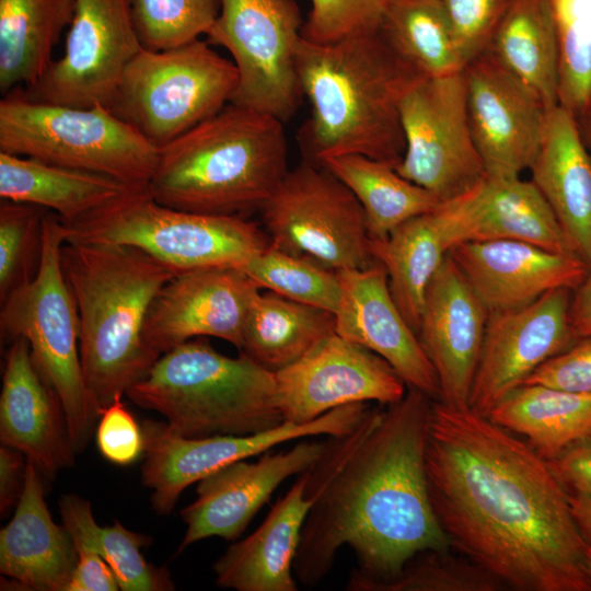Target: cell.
<instances>
[{
  "mask_svg": "<svg viewBox=\"0 0 591 591\" xmlns=\"http://www.w3.org/2000/svg\"><path fill=\"white\" fill-rule=\"evenodd\" d=\"M428 491L452 549L518 591H591L569 493L528 442L432 401Z\"/></svg>",
  "mask_w": 591,
  "mask_h": 591,
  "instance_id": "cell-1",
  "label": "cell"
},
{
  "mask_svg": "<svg viewBox=\"0 0 591 591\" xmlns=\"http://www.w3.org/2000/svg\"><path fill=\"white\" fill-rule=\"evenodd\" d=\"M408 387L385 409L370 407L358 426L328 437L310 468L321 486L302 528L294 578L317 586L348 546L358 568L349 591L396 575L425 551H452L432 508L426 475V444L432 404Z\"/></svg>",
  "mask_w": 591,
  "mask_h": 591,
  "instance_id": "cell-2",
  "label": "cell"
},
{
  "mask_svg": "<svg viewBox=\"0 0 591 591\" xmlns=\"http://www.w3.org/2000/svg\"><path fill=\"white\" fill-rule=\"evenodd\" d=\"M311 115L299 138L304 159L320 164L360 154L396 166L405 151L401 102L419 79L379 32L329 44L301 37L296 54Z\"/></svg>",
  "mask_w": 591,
  "mask_h": 591,
  "instance_id": "cell-3",
  "label": "cell"
},
{
  "mask_svg": "<svg viewBox=\"0 0 591 591\" xmlns=\"http://www.w3.org/2000/svg\"><path fill=\"white\" fill-rule=\"evenodd\" d=\"M79 318L85 386L99 416L160 358L144 338L148 311L176 274L140 250L66 241L60 251Z\"/></svg>",
  "mask_w": 591,
  "mask_h": 591,
  "instance_id": "cell-4",
  "label": "cell"
},
{
  "mask_svg": "<svg viewBox=\"0 0 591 591\" xmlns=\"http://www.w3.org/2000/svg\"><path fill=\"white\" fill-rule=\"evenodd\" d=\"M288 171L283 123L228 103L160 149L147 188L174 209L245 218L259 211Z\"/></svg>",
  "mask_w": 591,
  "mask_h": 591,
  "instance_id": "cell-5",
  "label": "cell"
},
{
  "mask_svg": "<svg viewBox=\"0 0 591 591\" xmlns=\"http://www.w3.org/2000/svg\"><path fill=\"white\" fill-rule=\"evenodd\" d=\"M126 395L183 438L245 436L280 425L275 372L245 354L229 357L202 337L160 356Z\"/></svg>",
  "mask_w": 591,
  "mask_h": 591,
  "instance_id": "cell-6",
  "label": "cell"
},
{
  "mask_svg": "<svg viewBox=\"0 0 591 591\" xmlns=\"http://www.w3.org/2000/svg\"><path fill=\"white\" fill-rule=\"evenodd\" d=\"M65 224L67 241L134 247L175 274L218 266L243 268L270 244L267 233L244 217L174 209L158 202L147 187H130Z\"/></svg>",
  "mask_w": 591,
  "mask_h": 591,
  "instance_id": "cell-7",
  "label": "cell"
},
{
  "mask_svg": "<svg viewBox=\"0 0 591 591\" xmlns=\"http://www.w3.org/2000/svg\"><path fill=\"white\" fill-rule=\"evenodd\" d=\"M68 240L65 222L47 211L43 220V252L36 276L1 301V335L25 338L32 358L58 394L76 453L88 445L99 414L83 379L80 318L63 276L60 251Z\"/></svg>",
  "mask_w": 591,
  "mask_h": 591,
  "instance_id": "cell-8",
  "label": "cell"
},
{
  "mask_svg": "<svg viewBox=\"0 0 591 591\" xmlns=\"http://www.w3.org/2000/svg\"><path fill=\"white\" fill-rule=\"evenodd\" d=\"M0 151L147 187L160 149L103 105L33 102L16 88L0 101Z\"/></svg>",
  "mask_w": 591,
  "mask_h": 591,
  "instance_id": "cell-9",
  "label": "cell"
},
{
  "mask_svg": "<svg viewBox=\"0 0 591 591\" xmlns=\"http://www.w3.org/2000/svg\"><path fill=\"white\" fill-rule=\"evenodd\" d=\"M205 39L142 48L127 66L109 111L162 149L221 111L237 83L233 62Z\"/></svg>",
  "mask_w": 591,
  "mask_h": 591,
  "instance_id": "cell-10",
  "label": "cell"
},
{
  "mask_svg": "<svg viewBox=\"0 0 591 591\" xmlns=\"http://www.w3.org/2000/svg\"><path fill=\"white\" fill-rule=\"evenodd\" d=\"M270 244L329 269L372 265L366 216L328 169L304 159L259 209Z\"/></svg>",
  "mask_w": 591,
  "mask_h": 591,
  "instance_id": "cell-11",
  "label": "cell"
},
{
  "mask_svg": "<svg viewBox=\"0 0 591 591\" xmlns=\"http://www.w3.org/2000/svg\"><path fill=\"white\" fill-rule=\"evenodd\" d=\"M206 40L233 57L237 83L230 102L282 123L303 99L296 66L303 25L296 0H220Z\"/></svg>",
  "mask_w": 591,
  "mask_h": 591,
  "instance_id": "cell-12",
  "label": "cell"
},
{
  "mask_svg": "<svg viewBox=\"0 0 591 591\" xmlns=\"http://www.w3.org/2000/svg\"><path fill=\"white\" fill-rule=\"evenodd\" d=\"M405 151L399 175L426 188L442 202L474 189L486 169L471 131L463 71L422 78L401 102Z\"/></svg>",
  "mask_w": 591,
  "mask_h": 591,
  "instance_id": "cell-13",
  "label": "cell"
},
{
  "mask_svg": "<svg viewBox=\"0 0 591 591\" xmlns=\"http://www.w3.org/2000/svg\"><path fill=\"white\" fill-rule=\"evenodd\" d=\"M368 403L336 407L318 418L296 424L282 421L273 429L245 436L183 438L164 422L142 421L144 460L142 483L151 490V505L159 514L173 511L182 493L208 474L231 463L304 437L341 436L352 431L369 409Z\"/></svg>",
  "mask_w": 591,
  "mask_h": 591,
  "instance_id": "cell-14",
  "label": "cell"
},
{
  "mask_svg": "<svg viewBox=\"0 0 591 591\" xmlns=\"http://www.w3.org/2000/svg\"><path fill=\"white\" fill-rule=\"evenodd\" d=\"M142 48L128 0H77L63 55L21 92L33 102L108 108Z\"/></svg>",
  "mask_w": 591,
  "mask_h": 591,
  "instance_id": "cell-15",
  "label": "cell"
},
{
  "mask_svg": "<svg viewBox=\"0 0 591 591\" xmlns=\"http://www.w3.org/2000/svg\"><path fill=\"white\" fill-rule=\"evenodd\" d=\"M275 378L282 418L296 424L351 403L389 406L405 396L407 386L382 357L336 333Z\"/></svg>",
  "mask_w": 591,
  "mask_h": 591,
  "instance_id": "cell-16",
  "label": "cell"
},
{
  "mask_svg": "<svg viewBox=\"0 0 591 591\" xmlns=\"http://www.w3.org/2000/svg\"><path fill=\"white\" fill-rule=\"evenodd\" d=\"M569 291L555 289L526 305L489 313L470 408L487 416L543 362L578 340L569 324Z\"/></svg>",
  "mask_w": 591,
  "mask_h": 591,
  "instance_id": "cell-17",
  "label": "cell"
},
{
  "mask_svg": "<svg viewBox=\"0 0 591 591\" xmlns=\"http://www.w3.org/2000/svg\"><path fill=\"white\" fill-rule=\"evenodd\" d=\"M468 123L490 176H520L538 152L546 108L488 50L463 69Z\"/></svg>",
  "mask_w": 591,
  "mask_h": 591,
  "instance_id": "cell-18",
  "label": "cell"
},
{
  "mask_svg": "<svg viewBox=\"0 0 591 591\" xmlns=\"http://www.w3.org/2000/svg\"><path fill=\"white\" fill-rule=\"evenodd\" d=\"M260 287L242 268L205 267L176 274L158 292L144 322V338L159 355L198 337L241 348Z\"/></svg>",
  "mask_w": 591,
  "mask_h": 591,
  "instance_id": "cell-19",
  "label": "cell"
},
{
  "mask_svg": "<svg viewBox=\"0 0 591 591\" xmlns=\"http://www.w3.org/2000/svg\"><path fill=\"white\" fill-rule=\"evenodd\" d=\"M325 448L326 441H305L287 451L271 449L255 462L241 460L199 479L195 500L181 510L186 531L177 554L213 536L237 540L277 487L311 468Z\"/></svg>",
  "mask_w": 591,
  "mask_h": 591,
  "instance_id": "cell-20",
  "label": "cell"
},
{
  "mask_svg": "<svg viewBox=\"0 0 591 591\" xmlns=\"http://www.w3.org/2000/svg\"><path fill=\"white\" fill-rule=\"evenodd\" d=\"M488 315L447 254L428 285L417 337L437 374L438 401L449 407H470Z\"/></svg>",
  "mask_w": 591,
  "mask_h": 591,
  "instance_id": "cell-21",
  "label": "cell"
},
{
  "mask_svg": "<svg viewBox=\"0 0 591 591\" xmlns=\"http://www.w3.org/2000/svg\"><path fill=\"white\" fill-rule=\"evenodd\" d=\"M340 299L335 311V333L387 361L406 383L439 399L436 371L389 288L384 267L338 270Z\"/></svg>",
  "mask_w": 591,
  "mask_h": 591,
  "instance_id": "cell-22",
  "label": "cell"
},
{
  "mask_svg": "<svg viewBox=\"0 0 591 591\" xmlns=\"http://www.w3.org/2000/svg\"><path fill=\"white\" fill-rule=\"evenodd\" d=\"M448 255L489 313L526 305L555 289H576L589 268L578 255L512 240L462 242Z\"/></svg>",
  "mask_w": 591,
  "mask_h": 591,
  "instance_id": "cell-23",
  "label": "cell"
},
{
  "mask_svg": "<svg viewBox=\"0 0 591 591\" xmlns=\"http://www.w3.org/2000/svg\"><path fill=\"white\" fill-rule=\"evenodd\" d=\"M443 210L451 247L468 241L512 240L577 255L541 192L520 176L486 174L470 193L443 202Z\"/></svg>",
  "mask_w": 591,
  "mask_h": 591,
  "instance_id": "cell-24",
  "label": "cell"
},
{
  "mask_svg": "<svg viewBox=\"0 0 591 591\" xmlns=\"http://www.w3.org/2000/svg\"><path fill=\"white\" fill-rule=\"evenodd\" d=\"M0 440L22 452L46 478L74 463L65 410L36 367L25 338L7 354L0 395Z\"/></svg>",
  "mask_w": 591,
  "mask_h": 591,
  "instance_id": "cell-25",
  "label": "cell"
},
{
  "mask_svg": "<svg viewBox=\"0 0 591 591\" xmlns=\"http://www.w3.org/2000/svg\"><path fill=\"white\" fill-rule=\"evenodd\" d=\"M309 470L298 475L253 533L231 544L216 560L212 569L218 587L297 591L293 560L309 510L321 493V487L310 484Z\"/></svg>",
  "mask_w": 591,
  "mask_h": 591,
  "instance_id": "cell-26",
  "label": "cell"
},
{
  "mask_svg": "<svg viewBox=\"0 0 591 591\" xmlns=\"http://www.w3.org/2000/svg\"><path fill=\"white\" fill-rule=\"evenodd\" d=\"M42 476L27 460L19 502L0 531V572L22 590L65 591L78 552L67 529L50 515Z\"/></svg>",
  "mask_w": 591,
  "mask_h": 591,
  "instance_id": "cell-27",
  "label": "cell"
},
{
  "mask_svg": "<svg viewBox=\"0 0 591 591\" xmlns=\"http://www.w3.org/2000/svg\"><path fill=\"white\" fill-rule=\"evenodd\" d=\"M529 170L573 251L591 264V154L576 117L563 106L546 111L541 146Z\"/></svg>",
  "mask_w": 591,
  "mask_h": 591,
  "instance_id": "cell-28",
  "label": "cell"
},
{
  "mask_svg": "<svg viewBox=\"0 0 591 591\" xmlns=\"http://www.w3.org/2000/svg\"><path fill=\"white\" fill-rule=\"evenodd\" d=\"M441 206L369 242L373 260L386 271L393 300L416 335L428 285L450 250Z\"/></svg>",
  "mask_w": 591,
  "mask_h": 591,
  "instance_id": "cell-29",
  "label": "cell"
},
{
  "mask_svg": "<svg viewBox=\"0 0 591 591\" xmlns=\"http://www.w3.org/2000/svg\"><path fill=\"white\" fill-rule=\"evenodd\" d=\"M128 186L113 177L0 151V197L32 204L70 223L116 198Z\"/></svg>",
  "mask_w": 591,
  "mask_h": 591,
  "instance_id": "cell-30",
  "label": "cell"
},
{
  "mask_svg": "<svg viewBox=\"0 0 591 591\" xmlns=\"http://www.w3.org/2000/svg\"><path fill=\"white\" fill-rule=\"evenodd\" d=\"M496 425L526 437L546 461L591 436V393L522 384L487 415Z\"/></svg>",
  "mask_w": 591,
  "mask_h": 591,
  "instance_id": "cell-31",
  "label": "cell"
},
{
  "mask_svg": "<svg viewBox=\"0 0 591 591\" xmlns=\"http://www.w3.org/2000/svg\"><path fill=\"white\" fill-rule=\"evenodd\" d=\"M487 50L546 109L558 105V49L552 0H510Z\"/></svg>",
  "mask_w": 591,
  "mask_h": 591,
  "instance_id": "cell-32",
  "label": "cell"
},
{
  "mask_svg": "<svg viewBox=\"0 0 591 591\" xmlns=\"http://www.w3.org/2000/svg\"><path fill=\"white\" fill-rule=\"evenodd\" d=\"M77 0H0V91L34 84L46 71Z\"/></svg>",
  "mask_w": 591,
  "mask_h": 591,
  "instance_id": "cell-33",
  "label": "cell"
},
{
  "mask_svg": "<svg viewBox=\"0 0 591 591\" xmlns=\"http://www.w3.org/2000/svg\"><path fill=\"white\" fill-rule=\"evenodd\" d=\"M335 333V314L270 290L259 292L248 314L239 349L277 372Z\"/></svg>",
  "mask_w": 591,
  "mask_h": 591,
  "instance_id": "cell-34",
  "label": "cell"
},
{
  "mask_svg": "<svg viewBox=\"0 0 591 591\" xmlns=\"http://www.w3.org/2000/svg\"><path fill=\"white\" fill-rule=\"evenodd\" d=\"M320 164L358 199L370 239H383L403 222L434 211L443 204L431 192L399 175L390 163L360 154H343Z\"/></svg>",
  "mask_w": 591,
  "mask_h": 591,
  "instance_id": "cell-35",
  "label": "cell"
},
{
  "mask_svg": "<svg viewBox=\"0 0 591 591\" xmlns=\"http://www.w3.org/2000/svg\"><path fill=\"white\" fill-rule=\"evenodd\" d=\"M378 32L421 78L451 76L465 67L441 0H392Z\"/></svg>",
  "mask_w": 591,
  "mask_h": 591,
  "instance_id": "cell-36",
  "label": "cell"
},
{
  "mask_svg": "<svg viewBox=\"0 0 591 591\" xmlns=\"http://www.w3.org/2000/svg\"><path fill=\"white\" fill-rule=\"evenodd\" d=\"M62 525L76 548L99 554L113 569L121 591H170L175 589L166 568L149 563L141 548L150 537L126 529L118 520L101 526L94 519L89 500L65 495L59 500Z\"/></svg>",
  "mask_w": 591,
  "mask_h": 591,
  "instance_id": "cell-37",
  "label": "cell"
},
{
  "mask_svg": "<svg viewBox=\"0 0 591 591\" xmlns=\"http://www.w3.org/2000/svg\"><path fill=\"white\" fill-rule=\"evenodd\" d=\"M263 289L335 313L340 299L338 271L269 244L242 268Z\"/></svg>",
  "mask_w": 591,
  "mask_h": 591,
  "instance_id": "cell-38",
  "label": "cell"
},
{
  "mask_svg": "<svg viewBox=\"0 0 591 591\" xmlns=\"http://www.w3.org/2000/svg\"><path fill=\"white\" fill-rule=\"evenodd\" d=\"M552 5L558 105L579 118L591 101V0H552Z\"/></svg>",
  "mask_w": 591,
  "mask_h": 591,
  "instance_id": "cell-39",
  "label": "cell"
},
{
  "mask_svg": "<svg viewBox=\"0 0 591 591\" xmlns=\"http://www.w3.org/2000/svg\"><path fill=\"white\" fill-rule=\"evenodd\" d=\"M143 48L163 50L206 35L220 12V0H128Z\"/></svg>",
  "mask_w": 591,
  "mask_h": 591,
  "instance_id": "cell-40",
  "label": "cell"
},
{
  "mask_svg": "<svg viewBox=\"0 0 591 591\" xmlns=\"http://www.w3.org/2000/svg\"><path fill=\"white\" fill-rule=\"evenodd\" d=\"M503 584L479 566L448 552L425 551L394 576L363 584L359 591H498Z\"/></svg>",
  "mask_w": 591,
  "mask_h": 591,
  "instance_id": "cell-41",
  "label": "cell"
},
{
  "mask_svg": "<svg viewBox=\"0 0 591 591\" xmlns=\"http://www.w3.org/2000/svg\"><path fill=\"white\" fill-rule=\"evenodd\" d=\"M47 211L32 204L1 199V301L36 276L43 252V220Z\"/></svg>",
  "mask_w": 591,
  "mask_h": 591,
  "instance_id": "cell-42",
  "label": "cell"
},
{
  "mask_svg": "<svg viewBox=\"0 0 591 591\" xmlns=\"http://www.w3.org/2000/svg\"><path fill=\"white\" fill-rule=\"evenodd\" d=\"M392 0H311L301 35L315 44L375 33Z\"/></svg>",
  "mask_w": 591,
  "mask_h": 591,
  "instance_id": "cell-43",
  "label": "cell"
},
{
  "mask_svg": "<svg viewBox=\"0 0 591 591\" xmlns=\"http://www.w3.org/2000/svg\"><path fill=\"white\" fill-rule=\"evenodd\" d=\"M464 65L487 50L510 0H441Z\"/></svg>",
  "mask_w": 591,
  "mask_h": 591,
  "instance_id": "cell-44",
  "label": "cell"
},
{
  "mask_svg": "<svg viewBox=\"0 0 591 591\" xmlns=\"http://www.w3.org/2000/svg\"><path fill=\"white\" fill-rule=\"evenodd\" d=\"M100 453L116 465H130L144 453V434L121 396L104 408L95 430Z\"/></svg>",
  "mask_w": 591,
  "mask_h": 591,
  "instance_id": "cell-45",
  "label": "cell"
},
{
  "mask_svg": "<svg viewBox=\"0 0 591 591\" xmlns=\"http://www.w3.org/2000/svg\"><path fill=\"white\" fill-rule=\"evenodd\" d=\"M523 384L591 393V336L578 338L568 349L543 362Z\"/></svg>",
  "mask_w": 591,
  "mask_h": 591,
  "instance_id": "cell-46",
  "label": "cell"
},
{
  "mask_svg": "<svg viewBox=\"0 0 591 591\" xmlns=\"http://www.w3.org/2000/svg\"><path fill=\"white\" fill-rule=\"evenodd\" d=\"M548 462L568 493L591 499V436Z\"/></svg>",
  "mask_w": 591,
  "mask_h": 591,
  "instance_id": "cell-47",
  "label": "cell"
},
{
  "mask_svg": "<svg viewBox=\"0 0 591 591\" xmlns=\"http://www.w3.org/2000/svg\"><path fill=\"white\" fill-rule=\"evenodd\" d=\"M78 561L65 591H117L119 582L111 566L95 552L78 549Z\"/></svg>",
  "mask_w": 591,
  "mask_h": 591,
  "instance_id": "cell-48",
  "label": "cell"
},
{
  "mask_svg": "<svg viewBox=\"0 0 591 591\" xmlns=\"http://www.w3.org/2000/svg\"><path fill=\"white\" fill-rule=\"evenodd\" d=\"M27 459L16 449L0 448V512L5 517L15 508L22 494Z\"/></svg>",
  "mask_w": 591,
  "mask_h": 591,
  "instance_id": "cell-49",
  "label": "cell"
},
{
  "mask_svg": "<svg viewBox=\"0 0 591 591\" xmlns=\"http://www.w3.org/2000/svg\"><path fill=\"white\" fill-rule=\"evenodd\" d=\"M569 324L577 338L591 336V264L582 282L570 299Z\"/></svg>",
  "mask_w": 591,
  "mask_h": 591,
  "instance_id": "cell-50",
  "label": "cell"
},
{
  "mask_svg": "<svg viewBox=\"0 0 591 591\" xmlns=\"http://www.w3.org/2000/svg\"><path fill=\"white\" fill-rule=\"evenodd\" d=\"M568 500L577 528L586 543L591 546V499L569 493Z\"/></svg>",
  "mask_w": 591,
  "mask_h": 591,
  "instance_id": "cell-51",
  "label": "cell"
},
{
  "mask_svg": "<svg viewBox=\"0 0 591 591\" xmlns=\"http://www.w3.org/2000/svg\"><path fill=\"white\" fill-rule=\"evenodd\" d=\"M583 141L591 154V101L584 112L577 118Z\"/></svg>",
  "mask_w": 591,
  "mask_h": 591,
  "instance_id": "cell-52",
  "label": "cell"
},
{
  "mask_svg": "<svg viewBox=\"0 0 591 591\" xmlns=\"http://www.w3.org/2000/svg\"><path fill=\"white\" fill-rule=\"evenodd\" d=\"M584 570L587 573V577L589 578L591 582V546L588 545L586 555H584Z\"/></svg>",
  "mask_w": 591,
  "mask_h": 591,
  "instance_id": "cell-53",
  "label": "cell"
}]
</instances>
